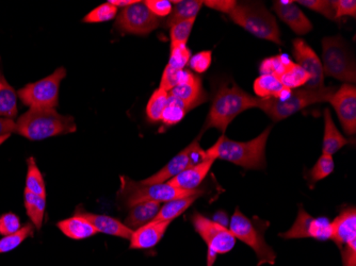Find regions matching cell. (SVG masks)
I'll use <instances>...</instances> for the list:
<instances>
[{
  "label": "cell",
  "mask_w": 356,
  "mask_h": 266,
  "mask_svg": "<svg viewBox=\"0 0 356 266\" xmlns=\"http://www.w3.org/2000/svg\"><path fill=\"white\" fill-rule=\"evenodd\" d=\"M272 127L249 142H236L222 135L213 146L206 151L208 159H221L245 169L266 167V146Z\"/></svg>",
  "instance_id": "1"
},
{
  "label": "cell",
  "mask_w": 356,
  "mask_h": 266,
  "mask_svg": "<svg viewBox=\"0 0 356 266\" xmlns=\"http://www.w3.org/2000/svg\"><path fill=\"white\" fill-rule=\"evenodd\" d=\"M76 129L77 126L72 116L62 115L55 109L30 108L15 122L14 132L30 141H41L72 133Z\"/></svg>",
  "instance_id": "2"
},
{
  "label": "cell",
  "mask_w": 356,
  "mask_h": 266,
  "mask_svg": "<svg viewBox=\"0 0 356 266\" xmlns=\"http://www.w3.org/2000/svg\"><path fill=\"white\" fill-rule=\"evenodd\" d=\"M261 99L250 95L238 85H224L216 92L202 133L210 128L225 133L229 124L242 112L258 108Z\"/></svg>",
  "instance_id": "3"
},
{
  "label": "cell",
  "mask_w": 356,
  "mask_h": 266,
  "mask_svg": "<svg viewBox=\"0 0 356 266\" xmlns=\"http://www.w3.org/2000/svg\"><path fill=\"white\" fill-rule=\"evenodd\" d=\"M120 189L118 192V199L126 207L131 208L144 201H157L163 203L178 199V198L189 197L193 195H203V190L185 191L177 189L168 182L145 185L141 181H135L127 176L120 177Z\"/></svg>",
  "instance_id": "4"
},
{
  "label": "cell",
  "mask_w": 356,
  "mask_h": 266,
  "mask_svg": "<svg viewBox=\"0 0 356 266\" xmlns=\"http://www.w3.org/2000/svg\"><path fill=\"white\" fill-rule=\"evenodd\" d=\"M335 91V87H323L319 90L306 88L291 90L288 97L283 101L275 98H259L261 101L258 108L266 112L274 123H277L301 111L304 108L316 103H327Z\"/></svg>",
  "instance_id": "5"
},
{
  "label": "cell",
  "mask_w": 356,
  "mask_h": 266,
  "mask_svg": "<svg viewBox=\"0 0 356 266\" xmlns=\"http://www.w3.org/2000/svg\"><path fill=\"white\" fill-rule=\"evenodd\" d=\"M229 19L258 39L281 45V31L275 17L261 3H238Z\"/></svg>",
  "instance_id": "6"
},
{
  "label": "cell",
  "mask_w": 356,
  "mask_h": 266,
  "mask_svg": "<svg viewBox=\"0 0 356 266\" xmlns=\"http://www.w3.org/2000/svg\"><path fill=\"white\" fill-rule=\"evenodd\" d=\"M265 223H258V219H251L240 211L239 208H236L235 212L232 215L229 230L233 233L236 240H239L242 243L247 244L253 249L257 257V265L263 264H275L277 253L271 246L268 245L265 239V230L268 225Z\"/></svg>",
  "instance_id": "7"
},
{
  "label": "cell",
  "mask_w": 356,
  "mask_h": 266,
  "mask_svg": "<svg viewBox=\"0 0 356 266\" xmlns=\"http://www.w3.org/2000/svg\"><path fill=\"white\" fill-rule=\"evenodd\" d=\"M321 63L325 76L341 80L348 85L355 83V62L341 37H327L322 40Z\"/></svg>",
  "instance_id": "8"
},
{
  "label": "cell",
  "mask_w": 356,
  "mask_h": 266,
  "mask_svg": "<svg viewBox=\"0 0 356 266\" xmlns=\"http://www.w3.org/2000/svg\"><path fill=\"white\" fill-rule=\"evenodd\" d=\"M65 77L67 71L59 67L51 75L26 85L17 92V95L28 107L55 109L59 105L60 85Z\"/></svg>",
  "instance_id": "9"
},
{
  "label": "cell",
  "mask_w": 356,
  "mask_h": 266,
  "mask_svg": "<svg viewBox=\"0 0 356 266\" xmlns=\"http://www.w3.org/2000/svg\"><path fill=\"white\" fill-rule=\"evenodd\" d=\"M339 248L343 266H356V209L346 208L331 223V238Z\"/></svg>",
  "instance_id": "10"
},
{
  "label": "cell",
  "mask_w": 356,
  "mask_h": 266,
  "mask_svg": "<svg viewBox=\"0 0 356 266\" xmlns=\"http://www.w3.org/2000/svg\"><path fill=\"white\" fill-rule=\"evenodd\" d=\"M161 25V19L154 15L144 1L123 8L118 14L115 27L120 31L135 35H147Z\"/></svg>",
  "instance_id": "11"
},
{
  "label": "cell",
  "mask_w": 356,
  "mask_h": 266,
  "mask_svg": "<svg viewBox=\"0 0 356 266\" xmlns=\"http://www.w3.org/2000/svg\"><path fill=\"white\" fill-rule=\"evenodd\" d=\"M201 135L202 133L190 145H188L183 151L176 155L167 165L163 166V169L154 174L151 177L147 178V179L142 180L141 182H143L145 185L165 183V182H168L172 178L177 176L178 174H181V172L208 160L206 151H204L200 145Z\"/></svg>",
  "instance_id": "12"
},
{
  "label": "cell",
  "mask_w": 356,
  "mask_h": 266,
  "mask_svg": "<svg viewBox=\"0 0 356 266\" xmlns=\"http://www.w3.org/2000/svg\"><path fill=\"white\" fill-rule=\"evenodd\" d=\"M192 225L200 237L204 240L208 249L216 251L218 255L229 253L236 245V238L231 230L222 224L207 219L199 212L192 215Z\"/></svg>",
  "instance_id": "13"
},
{
  "label": "cell",
  "mask_w": 356,
  "mask_h": 266,
  "mask_svg": "<svg viewBox=\"0 0 356 266\" xmlns=\"http://www.w3.org/2000/svg\"><path fill=\"white\" fill-rule=\"evenodd\" d=\"M283 239H311L327 241L331 238V223L327 219H315L300 206L297 219L289 230L280 233Z\"/></svg>",
  "instance_id": "14"
},
{
  "label": "cell",
  "mask_w": 356,
  "mask_h": 266,
  "mask_svg": "<svg viewBox=\"0 0 356 266\" xmlns=\"http://www.w3.org/2000/svg\"><path fill=\"white\" fill-rule=\"evenodd\" d=\"M293 53L296 61L306 73L311 75V80L306 83V89L319 90L325 87V73H323V67H322L321 60L319 59L313 48L306 43L304 40H293Z\"/></svg>",
  "instance_id": "15"
},
{
  "label": "cell",
  "mask_w": 356,
  "mask_h": 266,
  "mask_svg": "<svg viewBox=\"0 0 356 266\" xmlns=\"http://www.w3.org/2000/svg\"><path fill=\"white\" fill-rule=\"evenodd\" d=\"M329 103L333 106L338 119L348 135H354L356 132V89L353 85H341L336 90Z\"/></svg>",
  "instance_id": "16"
},
{
  "label": "cell",
  "mask_w": 356,
  "mask_h": 266,
  "mask_svg": "<svg viewBox=\"0 0 356 266\" xmlns=\"http://www.w3.org/2000/svg\"><path fill=\"white\" fill-rule=\"evenodd\" d=\"M169 95L181 101L187 111L207 101V94L204 91L201 78L191 72H186L185 79L181 85L171 90Z\"/></svg>",
  "instance_id": "17"
},
{
  "label": "cell",
  "mask_w": 356,
  "mask_h": 266,
  "mask_svg": "<svg viewBox=\"0 0 356 266\" xmlns=\"http://www.w3.org/2000/svg\"><path fill=\"white\" fill-rule=\"evenodd\" d=\"M273 10L282 22L298 35H305L313 30V24L295 1H274Z\"/></svg>",
  "instance_id": "18"
},
{
  "label": "cell",
  "mask_w": 356,
  "mask_h": 266,
  "mask_svg": "<svg viewBox=\"0 0 356 266\" xmlns=\"http://www.w3.org/2000/svg\"><path fill=\"white\" fill-rule=\"evenodd\" d=\"M171 222L154 221L133 232L129 239L131 249H151L155 247L169 228Z\"/></svg>",
  "instance_id": "19"
},
{
  "label": "cell",
  "mask_w": 356,
  "mask_h": 266,
  "mask_svg": "<svg viewBox=\"0 0 356 266\" xmlns=\"http://www.w3.org/2000/svg\"><path fill=\"white\" fill-rule=\"evenodd\" d=\"M76 214L88 219L95 228L97 233H104V235L125 240L131 239V235H133V230L129 229L127 226H125V224L115 217H111V216L90 213V212H86L81 209H78Z\"/></svg>",
  "instance_id": "20"
},
{
  "label": "cell",
  "mask_w": 356,
  "mask_h": 266,
  "mask_svg": "<svg viewBox=\"0 0 356 266\" xmlns=\"http://www.w3.org/2000/svg\"><path fill=\"white\" fill-rule=\"evenodd\" d=\"M216 160L208 159L197 165L192 166L190 169L181 172L175 177L172 178L168 183L177 188V189L185 190V191H194L199 189L202 182L205 179L206 176L211 169V166L215 163Z\"/></svg>",
  "instance_id": "21"
},
{
  "label": "cell",
  "mask_w": 356,
  "mask_h": 266,
  "mask_svg": "<svg viewBox=\"0 0 356 266\" xmlns=\"http://www.w3.org/2000/svg\"><path fill=\"white\" fill-rule=\"evenodd\" d=\"M160 208H161V203L157 201H144L133 206L124 224L129 229L135 231L138 228L155 221Z\"/></svg>",
  "instance_id": "22"
},
{
  "label": "cell",
  "mask_w": 356,
  "mask_h": 266,
  "mask_svg": "<svg viewBox=\"0 0 356 266\" xmlns=\"http://www.w3.org/2000/svg\"><path fill=\"white\" fill-rule=\"evenodd\" d=\"M349 143V140L346 139L336 127L329 108H325V135H323V143H322V153L333 157V155Z\"/></svg>",
  "instance_id": "23"
},
{
  "label": "cell",
  "mask_w": 356,
  "mask_h": 266,
  "mask_svg": "<svg viewBox=\"0 0 356 266\" xmlns=\"http://www.w3.org/2000/svg\"><path fill=\"white\" fill-rule=\"evenodd\" d=\"M57 226L65 237L77 240V241L97 235V231L92 226V224L85 217L77 215V214L72 216L70 219L59 222Z\"/></svg>",
  "instance_id": "24"
},
{
  "label": "cell",
  "mask_w": 356,
  "mask_h": 266,
  "mask_svg": "<svg viewBox=\"0 0 356 266\" xmlns=\"http://www.w3.org/2000/svg\"><path fill=\"white\" fill-rule=\"evenodd\" d=\"M254 92L258 98H275L283 101L288 97L291 90L284 87L279 78L272 75H261L254 82Z\"/></svg>",
  "instance_id": "25"
},
{
  "label": "cell",
  "mask_w": 356,
  "mask_h": 266,
  "mask_svg": "<svg viewBox=\"0 0 356 266\" xmlns=\"http://www.w3.org/2000/svg\"><path fill=\"white\" fill-rule=\"evenodd\" d=\"M174 3L171 14L165 21V26L171 28L175 24L181 23L186 19L197 17L203 6L201 0H181V1H172Z\"/></svg>",
  "instance_id": "26"
},
{
  "label": "cell",
  "mask_w": 356,
  "mask_h": 266,
  "mask_svg": "<svg viewBox=\"0 0 356 266\" xmlns=\"http://www.w3.org/2000/svg\"><path fill=\"white\" fill-rule=\"evenodd\" d=\"M201 195L189 196V197L178 198L174 201H168L165 205L161 206L155 221L157 222H172L181 216L190 206L193 205L194 201ZM154 222V221H153Z\"/></svg>",
  "instance_id": "27"
},
{
  "label": "cell",
  "mask_w": 356,
  "mask_h": 266,
  "mask_svg": "<svg viewBox=\"0 0 356 266\" xmlns=\"http://www.w3.org/2000/svg\"><path fill=\"white\" fill-rule=\"evenodd\" d=\"M24 203L32 225L35 226V229H41L45 215L46 197L35 195L25 189Z\"/></svg>",
  "instance_id": "28"
},
{
  "label": "cell",
  "mask_w": 356,
  "mask_h": 266,
  "mask_svg": "<svg viewBox=\"0 0 356 266\" xmlns=\"http://www.w3.org/2000/svg\"><path fill=\"white\" fill-rule=\"evenodd\" d=\"M1 82H3V88L0 89V119H15L19 111L17 94L5 78L1 77Z\"/></svg>",
  "instance_id": "29"
},
{
  "label": "cell",
  "mask_w": 356,
  "mask_h": 266,
  "mask_svg": "<svg viewBox=\"0 0 356 266\" xmlns=\"http://www.w3.org/2000/svg\"><path fill=\"white\" fill-rule=\"evenodd\" d=\"M27 177H26L25 189L37 196L46 197V187L41 171L38 167L33 157L27 160Z\"/></svg>",
  "instance_id": "30"
},
{
  "label": "cell",
  "mask_w": 356,
  "mask_h": 266,
  "mask_svg": "<svg viewBox=\"0 0 356 266\" xmlns=\"http://www.w3.org/2000/svg\"><path fill=\"white\" fill-rule=\"evenodd\" d=\"M279 80L282 82V85L288 89H300L301 87H305L306 83L311 80V75L306 73L301 66L293 62Z\"/></svg>",
  "instance_id": "31"
},
{
  "label": "cell",
  "mask_w": 356,
  "mask_h": 266,
  "mask_svg": "<svg viewBox=\"0 0 356 266\" xmlns=\"http://www.w3.org/2000/svg\"><path fill=\"white\" fill-rule=\"evenodd\" d=\"M169 103V93L165 90L158 89L152 94L147 106V116L152 123L161 121L163 111Z\"/></svg>",
  "instance_id": "32"
},
{
  "label": "cell",
  "mask_w": 356,
  "mask_h": 266,
  "mask_svg": "<svg viewBox=\"0 0 356 266\" xmlns=\"http://www.w3.org/2000/svg\"><path fill=\"white\" fill-rule=\"evenodd\" d=\"M33 230H35V226L32 224H26L15 233L5 235L3 239H0V255L9 253L19 247L27 238L33 235Z\"/></svg>",
  "instance_id": "33"
},
{
  "label": "cell",
  "mask_w": 356,
  "mask_h": 266,
  "mask_svg": "<svg viewBox=\"0 0 356 266\" xmlns=\"http://www.w3.org/2000/svg\"><path fill=\"white\" fill-rule=\"evenodd\" d=\"M291 64H293V61L287 56H275V57L263 60L259 66V71H261V75H272L280 78Z\"/></svg>",
  "instance_id": "34"
},
{
  "label": "cell",
  "mask_w": 356,
  "mask_h": 266,
  "mask_svg": "<svg viewBox=\"0 0 356 266\" xmlns=\"http://www.w3.org/2000/svg\"><path fill=\"white\" fill-rule=\"evenodd\" d=\"M334 169H335V163H334L333 157L322 153L313 169L309 172V181L312 183H317L320 180L329 177Z\"/></svg>",
  "instance_id": "35"
},
{
  "label": "cell",
  "mask_w": 356,
  "mask_h": 266,
  "mask_svg": "<svg viewBox=\"0 0 356 266\" xmlns=\"http://www.w3.org/2000/svg\"><path fill=\"white\" fill-rule=\"evenodd\" d=\"M186 113H187V110L184 107L183 103L169 95V103L161 116V121L167 126L176 125L183 121Z\"/></svg>",
  "instance_id": "36"
},
{
  "label": "cell",
  "mask_w": 356,
  "mask_h": 266,
  "mask_svg": "<svg viewBox=\"0 0 356 266\" xmlns=\"http://www.w3.org/2000/svg\"><path fill=\"white\" fill-rule=\"evenodd\" d=\"M195 21H197V17H192V19L175 24L170 28L171 46L179 45V44L187 45L188 40H189L190 35H191L192 28H193Z\"/></svg>",
  "instance_id": "37"
},
{
  "label": "cell",
  "mask_w": 356,
  "mask_h": 266,
  "mask_svg": "<svg viewBox=\"0 0 356 266\" xmlns=\"http://www.w3.org/2000/svg\"><path fill=\"white\" fill-rule=\"evenodd\" d=\"M118 16V8L113 7L110 3H106L96 9L92 10L85 19V23H104V22L112 21Z\"/></svg>",
  "instance_id": "38"
},
{
  "label": "cell",
  "mask_w": 356,
  "mask_h": 266,
  "mask_svg": "<svg viewBox=\"0 0 356 266\" xmlns=\"http://www.w3.org/2000/svg\"><path fill=\"white\" fill-rule=\"evenodd\" d=\"M191 59V51L186 44L171 46L169 64L172 69H184L189 64Z\"/></svg>",
  "instance_id": "39"
},
{
  "label": "cell",
  "mask_w": 356,
  "mask_h": 266,
  "mask_svg": "<svg viewBox=\"0 0 356 266\" xmlns=\"http://www.w3.org/2000/svg\"><path fill=\"white\" fill-rule=\"evenodd\" d=\"M295 3H299L300 6H303L312 11L317 12L330 21L336 22L335 12H334L332 1L329 0H298Z\"/></svg>",
  "instance_id": "40"
},
{
  "label": "cell",
  "mask_w": 356,
  "mask_h": 266,
  "mask_svg": "<svg viewBox=\"0 0 356 266\" xmlns=\"http://www.w3.org/2000/svg\"><path fill=\"white\" fill-rule=\"evenodd\" d=\"M186 72L187 71H185V69H172L169 65H167L165 72H163V77H161V81H160L159 89L165 90V92L169 93L174 88L181 85L183 80L185 79Z\"/></svg>",
  "instance_id": "41"
},
{
  "label": "cell",
  "mask_w": 356,
  "mask_h": 266,
  "mask_svg": "<svg viewBox=\"0 0 356 266\" xmlns=\"http://www.w3.org/2000/svg\"><path fill=\"white\" fill-rule=\"evenodd\" d=\"M211 62H213V51H204L194 55L190 59L189 64L193 72L197 74H203L208 71L210 65H211Z\"/></svg>",
  "instance_id": "42"
},
{
  "label": "cell",
  "mask_w": 356,
  "mask_h": 266,
  "mask_svg": "<svg viewBox=\"0 0 356 266\" xmlns=\"http://www.w3.org/2000/svg\"><path fill=\"white\" fill-rule=\"evenodd\" d=\"M23 227L19 216L14 213H6L0 216V235H9L19 231Z\"/></svg>",
  "instance_id": "43"
},
{
  "label": "cell",
  "mask_w": 356,
  "mask_h": 266,
  "mask_svg": "<svg viewBox=\"0 0 356 266\" xmlns=\"http://www.w3.org/2000/svg\"><path fill=\"white\" fill-rule=\"evenodd\" d=\"M334 12H335L336 22L343 16H356L355 0H334L332 1Z\"/></svg>",
  "instance_id": "44"
},
{
  "label": "cell",
  "mask_w": 356,
  "mask_h": 266,
  "mask_svg": "<svg viewBox=\"0 0 356 266\" xmlns=\"http://www.w3.org/2000/svg\"><path fill=\"white\" fill-rule=\"evenodd\" d=\"M144 3L149 8V11L159 19L168 17L173 10V3L169 0H147Z\"/></svg>",
  "instance_id": "45"
},
{
  "label": "cell",
  "mask_w": 356,
  "mask_h": 266,
  "mask_svg": "<svg viewBox=\"0 0 356 266\" xmlns=\"http://www.w3.org/2000/svg\"><path fill=\"white\" fill-rule=\"evenodd\" d=\"M237 3L238 1H235V0H205L203 1V5H205L206 7L226 14L231 13Z\"/></svg>",
  "instance_id": "46"
},
{
  "label": "cell",
  "mask_w": 356,
  "mask_h": 266,
  "mask_svg": "<svg viewBox=\"0 0 356 266\" xmlns=\"http://www.w3.org/2000/svg\"><path fill=\"white\" fill-rule=\"evenodd\" d=\"M15 130V122L13 119H0V137L11 135Z\"/></svg>",
  "instance_id": "47"
},
{
  "label": "cell",
  "mask_w": 356,
  "mask_h": 266,
  "mask_svg": "<svg viewBox=\"0 0 356 266\" xmlns=\"http://www.w3.org/2000/svg\"><path fill=\"white\" fill-rule=\"evenodd\" d=\"M138 1H139V0H110V1H108V3H110V5L115 8H126L134 5V3H137Z\"/></svg>",
  "instance_id": "48"
},
{
  "label": "cell",
  "mask_w": 356,
  "mask_h": 266,
  "mask_svg": "<svg viewBox=\"0 0 356 266\" xmlns=\"http://www.w3.org/2000/svg\"><path fill=\"white\" fill-rule=\"evenodd\" d=\"M218 253L216 251H210L208 249L207 251V266H213L215 264L216 260H217Z\"/></svg>",
  "instance_id": "49"
},
{
  "label": "cell",
  "mask_w": 356,
  "mask_h": 266,
  "mask_svg": "<svg viewBox=\"0 0 356 266\" xmlns=\"http://www.w3.org/2000/svg\"><path fill=\"white\" fill-rule=\"evenodd\" d=\"M10 135H3V137H0V145H3L8 139H9Z\"/></svg>",
  "instance_id": "50"
},
{
  "label": "cell",
  "mask_w": 356,
  "mask_h": 266,
  "mask_svg": "<svg viewBox=\"0 0 356 266\" xmlns=\"http://www.w3.org/2000/svg\"><path fill=\"white\" fill-rule=\"evenodd\" d=\"M3 88V82H1V80H0V89Z\"/></svg>",
  "instance_id": "51"
}]
</instances>
